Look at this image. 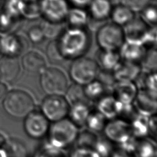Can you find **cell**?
<instances>
[{
  "mask_svg": "<svg viewBox=\"0 0 157 157\" xmlns=\"http://www.w3.org/2000/svg\"><path fill=\"white\" fill-rule=\"evenodd\" d=\"M48 121L41 112L33 110L25 117L24 130L31 138H42L48 131L50 127Z\"/></svg>",
  "mask_w": 157,
  "mask_h": 157,
  "instance_id": "obj_9",
  "label": "cell"
},
{
  "mask_svg": "<svg viewBox=\"0 0 157 157\" xmlns=\"http://www.w3.org/2000/svg\"><path fill=\"white\" fill-rule=\"evenodd\" d=\"M86 102H78L72 104L69 111V120L77 127L85 124L86 118L90 112Z\"/></svg>",
  "mask_w": 157,
  "mask_h": 157,
  "instance_id": "obj_22",
  "label": "cell"
},
{
  "mask_svg": "<svg viewBox=\"0 0 157 157\" xmlns=\"http://www.w3.org/2000/svg\"><path fill=\"white\" fill-rule=\"evenodd\" d=\"M56 39L65 59L83 56L88 50L91 40L85 28L71 27L64 28Z\"/></svg>",
  "mask_w": 157,
  "mask_h": 157,
  "instance_id": "obj_1",
  "label": "cell"
},
{
  "mask_svg": "<svg viewBox=\"0 0 157 157\" xmlns=\"http://www.w3.org/2000/svg\"><path fill=\"white\" fill-rule=\"evenodd\" d=\"M88 13L84 8L74 7L69 9L65 21L68 27L86 28L90 22Z\"/></svg>",
  "mask_w": 157,
  "mask_h": 157,
  "instance_id": "obj_20",
  "label": "cell"
},
{
  "mask_svg": "<svg viewBox=\"0 0 157 157\" xmlns=\"http://www.w3.org/2000/svg\"><path fill=\"white\" fill-rule=\"evenodd\" d=\"M105 87L98 80H94L92 82L85 85L83 88L85 94L88 99L98 100L104 96Z\"/></svg>",
  "mask_w": 157,
  "mask_h": 157,
  "instance_id": "obj_25",
  "label": "cell"
},
{
  "mask_svg": "<svg viewBox=\"0 0 157 157\" xmlns=\"http://www.w3.org/2000/svg\"><path fill=\"white\" fill-rule=\"evenodd\" d=\"M40 85L47 95H63L68 88V82L61 70L50 67L40 73Z\"/></svg>",
  "mask_w": 157,
  "mask_h": 157,
  "instance_id": "obj_6",
  "label": "cell"
},
{
  "mask_svg": "<svg viewBox=\"0 0 157 157\" xmlns=\"http://www.w3.org/2000/svg\"><path fill=\"white\" fill-rule=\"evenodd\" d=\"M99 101L98 111L106 118H112L118 116L121 103L117 101L113 96H103Z\"/></svg>",
  "mask_w": 157,
  "mask_h": 157,
  "instance_id": "obj_23",
  "label": "cell"
},
{
  "mask_svg": "<svg viewBox=\"0 0 157 157\" xmlns=\"http://www.w3.org/2000/svg\"><path fill=\"white\" fill-rule=\"evenodd\" d=\"M109 1H110L112 3V4H113V2H115V1H117L118 0H109ZM118 1H119V2H120V0H118Z\"/></svg>",
  "mask_w": 157,
  "mask_h": 157,
  "instance_id": "obj_40",
  "label": "cell"
},
{
  "mask_svg": "<svg viewBox=\"0 0 157 157\" xmlns=\"http://www.w3.org/2000/svg\"><path fill=\"white\" fill-rule=\"evenodd\" d=\"M137 93V88L132 82H118L114 87L113 96L120 103L127 104L134 101Z\"/></svg>",
  "mask_w": 157,
  "mask_h": 157,
  "instance_id": "obj_18",
  "label": "cell"
},
{
  "mask_svg": "<svg viewBox=\"0 0 157 157\" xmlns=\"http://www.w3.org/2000/svg\"><path fill=\"white\" fill-rule=\"evenodd\" d=\"M71 157H101L98 153L93 148L80 147L73 151Z\"/></svg>",
  "mask_w": 157,
  "mask_h": 157,
  "instance_id": "obj_36",
  "label": "cell"
},
{
  "mask_svg": "<svg viewBox=\"0 0 157 157\" xmlns=\"http://www.w3.org/2000/svg\"><path fill=\"white\" fill-rule=\"evenodd\" d=\"M104 129L110 140L121 144L128 142L132 134L130 124L123 120L113 121L107 123Z\"/></svg>",
  "mask_w": 157,
  "mask_h": 157,
  "instance_id": "obj_10",
  "label": "cell"
},
{
  "mask_svg": "<svg viewBox=\"0 0 157 157\" xmlns=\"http://www.w3.org/2000/svg\"><path fill=\"white\" fill-rule=\"evenodd\" d=\"M29 40L33 44H40L45 38L43 30L40 25L31 26L28 32Z\"/></svg>",
  "mask_w": 157,
  "mask_h": 157,
  "instance_id": "obj_35",
  "label": "cell"
},
{
  "mask_svg": "<svg viewBox=\"0 0 157 157\" xmlns=\"http://www.w3.org/2000/svg\"><path fill=\"white\" fill-rule=\"evenodd\" d=\"M66 93L67 96V100L72 104L78 102H86L88 99L85 94L82 85L75 83L67 88Z\"/></svg>",
  "mask_w": 157,
  "mask_h": 157,
  "instance_id": "obj_29",
  "label": "cell"
},
{
  "mask_svg": "<svg viewBox=\"0 0 157 157\" xmlns=\"http://www.w3.org/2000/svg\"><path fill=\"white\" fill-rule=\"evenodd\" d=\"M99 67L95 60L80 56L74 59L69 67V75L75 83L85 85L95 80Z\"/></svg>",
  "mask_w": 157,
  "mask_h": 157,
  "instance_id": "obj_5",
  "label": "cell"
},
{
  "mask_svg": "<svg viewBox=\"0 0 157 157\" xmlns=\"http://www.w3.org/2000/svg\"><path fill=\"white\" fill-rule=\"evenodd\" d=\"M92 132L93 131H84L80 134H78L76 139L78 147L90 148H94L93 146L96 145L98 139L96 136Z\"/></svg>",
  "mask_w": 157,
  "mask_h": 157,
  "instance_id": "obj_30",
  "label": "cell"
},
{
  "mask_svg": "<svg viewBox=\"0 0 157 157\" xmlns=\"http://www.w3.org/2000/svg\"><path fill=\"white\" fill-rule=\"evenodd\" d=\"M39 6L44 20L52 23L65 21L69 9L67 0H40Z\"/></svg>",
  "mask_w": 157,
  "mask_h": 157,
  "instance_id": "obj_8",
  "label": "cell"
},
{
  "mask_svg": "<svg viewBox=\"0 0 157 157\" xmlns=\"http://www.w3.org/2000/svg\"><path fill=\"white\" fill-rule=\"evenodd\" d=\"M23 69L33 74L40 73L46 67V61L44 55L36 50L26 53L21 58Z\"/></svg>",
  "mask_w": 157,
  "mask_h": 157,
  "instance_id": "obj_14",
  "label": "cell"
},
{
  "mask_svg": "<svg viewBox=\"0 0 157 157\" xmlns=\"http://www.w3.org/2000/svg\"><path fill=\"white\" fill-rule=\"evenodd\" d=\"M142 21L149 27H155L157 23V8L150 3L140 12Z\"/></svg>",
  "mask_w": 157,
  "mask_h": 157,
  "instance_id": "obj_27",
  "label": "cell"
},
{
  "mask_svg": "<svg viewBox=\"0 0 157 157\" xmlns=\"http://www.w3.org/2000/svg\"><path fill=\"white\" fill-rule=\"evenodd\" d=\"M135 17V13L126 6L120 3L112 7L110 17L112 22L123 27Z\"/></svg>",
  "mask_w": 157,
  "mask_h": 157,
  "instance_id": "obj_21",
  "label": "cell"
},
{
  "mask_svg": "<svg viewBox=\"0 0 157 157\" xmlns=\"http://www.w3.org/2000/svg\"><path fill=\"white\" fill-rule=\"evenodd\" d=\"M7 93V88L6 84L0 82V100L3 99Z\"/></svg>",
  "mask_w": 157,
  "mask_h": 157,
  "instance_id": "obj_38",
  "label": "cell"
},
{
  "mask_svg": "<svg viewBox=\"0 0 157 157\" xmlns=\"http://www.w3.org/2000/svg\"><path fill=\"white\" fill-rule=\"evenodd\" d=\"M151 144L148 142H142L139 145H134L133 152H134V157H153L155 152L153 150Z\"/></svg>",
  "mask_w": 157,
  "mask_h": 157,
  "instance_id": "obj_33",
  "label": "cell"
},
{
  "mask_svg": "<svg viewBox=\"0 0 157 157\" xmlns=\"http://www.w3.org/2000/svg\"><path fill=\"white\" fill-rule=\"evenodd\" d=\"M0 157H4V154L2 155V153L1 152H0Z\"/></svg>",
  "mask_w": 157,
  "mask_h": 157,
  "instance_id": "obj_41",
  "label": "cell"
},
{
  "mask_svg": "<svg viewBox=\"0 0 157 157\" xmlns=\"http://www.w3.org/2000/svg\"><path fill=\"white\" fill-rule=\"evenodd\" d=\"M136 107L143 114L151 115L156 112V92L141 90L134 99Z\"/></svg>",
  "mask_w": 157,
  "mask_h": 157,
  "instance_id": "obj_16",
  "label": "cell"
},
{
  "mask_svg": "<svg viewBox=\"0 0 157 157\" xmlns=\"http://www.w3.org/2000/svg\"><path fill=\"white\" fill-rule=\"evenodd\" d=\"M2 148L4 157H27V150L20 140L11 138L6 140Z\"/></svg>",
  "mask_w": 157,
  "mask_h": 157,
  "instance_id": "obj_24",
  "label": "cell"
},
{
  "mask_svg": "<svg viewBox=\"0 0 157 157\" xmlns=\"http://www.w3.org/2000/svg\"><path fill=\"white\" fill-rule=\"evenodd\" d=\"M63 23H52L44 20L40 24V26L43 30L45 38L56 39L64 29Z\"/></svg>",
  "mask_w": 157,
  "mask_h": 157,
  "instance_id": "obj_28",
  "label": "cell"
},
{
  "mask_svg": "<svg viewBox=\"0 0 157 157\" xmlns=\"http://www.w3.org/2000/svg\"><path fill=\"white\" fill-rule=\"evenodd\" d=\"M99 68L104 71H112L121 61V58L117 51L99 49L96 53L95 60Z\"/></svg>",
  "mask_w": 157,
  "mask_h": 157,
  "instance_id": "obj_19",
  "label": "cell"
},
{
  "mask_svg": "<svg viewBox=\"0 0 157 157\" xmlns=\"http://www.w3.org/2000/svg\"><path fill=\"white\" fill-rule=\"evenodd\" d=\"M119 50L121 59L135 63L140 62L145 53V47L141 43L127 39H124Z\"/></svg>",
  "mask_w": 157,
  "mask_h": 157,
  "instance_id": "obj_11",
  "label": "cell"
},
{
  "mask_svg": "<svg viewBox=\"0 0 157 157\" xmlns=\"http://www.w3.org/2000/svg\"><path fill=\"white\" fill-rule=\"evenodd\" d=\"M125 39L123 29L112 22L101 25L96 33V41L100 49L117 51Z\"/></svg>",
  "mask_w": 157,
  "mask_h": 157,
  "instance_id": "obj_4",
  "label": "cell"
},
{
  "mask_svg": "<svg viewBox=\"0 0 157 157\" xmlns=\"http://www.w3.org/2000/svg\"><path fill=\"white\" fill-rule=\"evenodd\" d=\"M6 140L5 139L4 137L2 134H0V148L3 147V145H4V143H5V142H6Z\"/></svg>",
  "mask_w": 157,
  "mask_h": 157,
  "instance_id": "obj_39",
  "label": "cell"
},
{
  "mask_svg": "<svg viewBox=\"0 0 157 157\" xmlns=\"http://www.w3.org/2000/svg\"><path fill=\"white\" fill-rule=\"evenodd\" d=\"M46 54L48 58L53 63H60L65 59L61 53L56 39H53L48 44Z\"/></svg>",
  "mask_w": 157,
  "mask_h": 157,
  "instance_id": "obj_31",
  "label": "cell"
},
{
  "mask_svg": "<svg viewBox=\"0 0 157 157\" xmlns=\"http://www.w3.org/2000/svg\"><path fill=\"white\" fill-rule=\"evenodd\" d=\"M23 39L15 34H8L0 38V52L2 55L17 57L25 50Z\"/></svg>",
  "mask_w": 157,
  "mask_h": 157,
  "instance_id": "obj_13",
  "label": "cell"
},
{
  "mask_svg": "<svg viewBox=\"0 0 157 157\" xmlns=\"http://www.w3.org/2000/svg\"><path fill=\"white\" fill-rule=\"evenodd\" d=\"M20 65L17 57L4 56L0 58V80L12 83L18 77Z\"/></svg>",
  "mask_w": 157,
  "mask_h": 157,
  "instance_id": "obj_12",
  "label": "cell"
},
{
  "mask_svg": "<svg viewBox=\"0 0 157 157\" xmlns=\"http://www.w3.org/2000/svg\"><path fill=\"white\" fill-rule=\"evenodd\" d=\"M69 109V102L63 95H48L41 104V112L53 122L65 118Z\"/></svg>",
  "mask_w": 157,
  "mask_h": 157,
  "instance_id": "obj_7",
  "label": "cell"
},
{
  "mask_svg": "<svg viewBox=\"0 0 157 157\" xmlns=\"http://www.w3.org/2000/svg\"><path fill=\"white\" fill-rule=\"evenodd\" d=\"M113 71L114 78L117 82H132L138 77L140 67L138 63L123 61H120Z\"/></svg>",
  "mask_w": 157,
  "mask_h": 157,
  "instance_id": "obj_15",
  "label": "cell"
},
{
  "mask_svg": "<svg viewBox=\"0 0 157 157\" xmlns=\"http://www.w3.org/2000/svg\"><path fill=\"white\" fill-rule=\"evenodd\" d=\"M142 66L147 71L153 72L156 67V50L151 47L148 51H145L141 61Z\"/></svg>",
  "mask_w": 157,
  "mask_h": 157,
  "instance_id": "obj_32",
  "label": "cell"
},
{
  "mask_svg": "<svg viewBox=\"0 0 157 157\" xmlns=\"http://www.w3.org/2000/svg\"><path fill=\"white\" fill-rule=\"evenodd\" d=\"M1 55H2V54H1V52H0V58H1Z\"/></svg>",
  "mask_w": 157,
  "mask_h": 157,
  "instance_id": "obj_42",
  "label": "cell"
},
{
  "mask_svg": "<svg viewBox=\"0 0 157 157\" xmlns=\"http://www.w3.org/2000/svg\"><path fill=\"white\" fill-rule=\"evenodd\" d=\"M48 140L51 145L56 148H66L74 143L78 136L77 126L70 120L63 118L55 121L49 127Z\"/></svg>",
  "mask_w": 157,
  "mask_h": 157,
  "instance_id": "obj_3",
  "label": "cell"
},
{
  "mask_svg": "<svg viewBox=\"0 0 157 157\" xmlns=\"http://www.w3.org/2000/svg\"><path fill=\"white\" fill-rule=\"evenodd\" d=\"M120 3L128 7L134 13L140 12L150 3V0H120Z\"/></svg>",
  "mask_w": 157,
  "mask_h": 157,
  "instance_id": "obj_34",
  "label": "cell"
},
{
  "mask_svg": "<svg viewBox=\"0 0 157 157\" xmlns=\"http://www.w3.org/2000/svg\"><path fill=\"white\" fill-rule=\"evenodd\" d=\"M88 7L90 18L100 22L109 18L113 6L109 0H92Z\"/></svg>",
  "mask_w": 157,
  "mask_h": 157,
  "instance_id": "obj_17",
  "label": "cell"
},
{
  "mask_svg": "<svg viewBox=\"0 0 157 157\" xmlns=\"http://www.w3.org/2000/svg\"><path fill=\"white\" fill-rule=\"evenodd\" d=\"M92 0H68L74 7L85 8L88 7Z\"/></svg>",
  "mask_w": 157,
  "mask_h": 157,
  "instance_id": "obj_37",
  "label": "cell"
},
{
  "mask_svg": "<svg viewBox=\"0 0 157 157\" xmlns=\"http://www.w3.org/2000/svg\"><path fill=\"white\" fill-rule=\"evenodd\" d=\"M5 112L10 116L25 118L34 109V101L32 96L21 90H13L7 92L2 102Z\"/></svg>",
  "mask_w": 157,
  "mask_h": 157,
  "instance_id": "obj_2",
  "label": "cell"
},
{
  "mask_svg": "<svg viewBox=\"0 0 157 157\" xmlns=\"http://www.w3.org/2000/svg\"><path fill=\"white\" fill-rule=\"evenodd\" d=\"M106 124V118L98 110L90 111L85 122V124L93 132L104 130Z\"/></svg>",
  "mask_w": 157,
  "mask_h": 157,
  "instance_id": "obj_26",
  "label": "cell"
}]
</instances>
